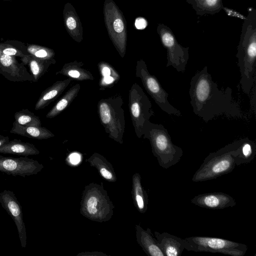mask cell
<instances>
[{
  "instance_id": "6da1fadb",
  "label": "cell",
  "mask_w": 256,
  "mask_h": 256,
  "mask_svg": "<svg viewBox=\"0 0 256 256\" xmlns=\"http://www.w3.org/2000/svg\"><path fill=\"white\" fill-rule=\"evenodd\" d=\"M188 93L193 112L206 122L221 116L228 118L244 117L240 106L233 98L232 89H219L207 66L198 70L191 78Z\"/></svg>"
},
{
  "instance_id": "7a4b0ae2",
  "label": "cell",
  "mask_w": 256,
  "mask_h": 256,
  "mask_svg": "<svg viewBox=\"0 0 256 256\" xmlns=\"http://www.w3.org/2000/svg\"><path fill=\"white\" fill-rule=\"evenodd\" d=\"M236 57L242 92L248 96L256 82V10L252 8L243 22Z\"/></svg>"
},
{
  "instance_id": "3957f363",
  "label": "cell",
  "mask_w": 256,
  "mask_h": 256,
  "mask_svg": "<svg viewBox=\"0 0 256 256\" xmlns=\"http://www.w3.org/2000/svg\"><path fill=\"white\" fill-rule=\"evenodd\" d=\"M240 142V139L210 152L195 172L192 181L211 180L232 172L238 166Z\"/></svg>"
},
{
  "instance_id": "277c9868",
  "label": "cell",
  "mask_w": 256,
  "mask_h": 256,
  "mask_svg": "<svg viewBox=\"0 0 256 256\" xmlns=\"http://www.w3.org/2000/svg\"><path fill=\"white\" fill-rule=\"evenodd\" d=\"M143 136L149 140L152 152L162 168L167 169L180 161L183 150L174 144L168 130L162 124L150 122Z\"/></svg>"
},
{
  "instance_id": "5b68a950",
  "label": "cell",
  "mask_w": 256,
  "mask_h": 256,
  "mask_svg": "<svg viewBox=\"0 0 256 256\" xmlns=\"http://www.w3.org/2000/svg\"><path fill=\"white\" fill-rule=\"evenodd\" d=\"M114 206L102 184H90L83 191L80 202V213L94 221L103 222L114 214Z\"/></svg>"
},
{
  "instance_id": "8992f818",
  "label": "cell",
  "mask_w": 256,
  "mask_h": 256,
  "mask_svg": "<svg viewBox=\"0 0 256 256\" xmlns=\"http://www.w3.org/2000/svg\"><path fill=\"white\" fill-rule=\"evenodd\" d=\"M101 124L110 138L122 144L126 127L123 100L120 94L101 99L98 104Z\"/></svg>"
},
{
  "instance_id": "52a82bcc",
  "label": "cell",
  "mask_w": 256,
  "mask_h": 256,
  "mask_svg": "<svg viewBox=\"0 0 256 256\" xmlns=\"http://www.w3.org/2000/svg\"><path fill=\"white\" fill-rule=\"evenodd\" d=\"M128 108L134 132L138 138H141L154 112L149 98L136 82L129 90Z\"/></svg>"
},
{
  "instance_id": "ba28073f",
  "label": "cell",
  "mask_w": 256,
  "mask_h": 256,
  "mask_svg": "<svg viewBox=\"0 0 256 256\" xmlns=\"http://www.w3.org/2000/svg\"><path fill=\"white\" fill-rule=\"evenodd\" d=\"M184 240V249L188 251L244 256L248 249L245 244L221 238L192 236Z\"/></svg>"
},
{
  "instance_id": "9c48e42d",
  "label": "cell",
  "mask_w": 256,
  "mask_h": 256,
  "mask_svg": "<svg viewBox=\"0 0 256 256\" xmlns=\"http://www.w3.org/2000/svg\"><path fill=\"white\" fill-rule=\"evenodd\" d=\"M136 76L141 80L146 92L162 110L170 115L182 116L180 111L170 103L169 94L162 87L157 78L150 73L146 62L142 60L136 62Z\"/></svg>"
},
{
  "instance_id": "30bf717a",
  "label": "cell",
  "mask_w": 256,
  "mask_h": 256,
  "mask_svg": "<svg viewBox=\"0 0 256 256\" xmlns=\"http://www.w3.org/2000/svg\"><path fill=\"white\" fill-rule=\"evenodd\" d=\"M104 16L110 37L117 51L123 58L126 54V24L121 12L112 0H106Z\"/></svg>"
},
{
  "instance_id": "8fae6325",
  "label": "cell",
  "mask_w": 256,
  "mask_h": 256,
  "mask_svg": "<svg viewBox=\"0 0 256 256\" xmlns=\"http://www.w3.org/2000/svg\"><path fill=\"white\" fill-rule=\"evenodd\" d=\"M157 32L166 50V66H172L178 72H184L189 58V48L180 44L172 30L163 24L158 26Z\"/></svg>"
},
{
  "instance_id": "7c38bea8",
  "label": "cell",
  "mask_w": 256,
  "mask_h": 256,
  "mask_svg": "<svg viewBox=\"0 0 256 256\" xmlns=\"http://www.w3.org/2000/svg\"><path fill=\"white\" fill-rule=\"evenodd\" d=\"M44 166L36 160L27 156L13 158L0 156V172L12 176L26 177L36 174Z\"/></svg>"
},
{
  "instance_id": "4fadbf2b",
  "label": "cell",
  "mask_w": 256,
  "mask_h": 256,
  "mask_svg": "<svg viewBox=\"0 0 256 256\" xmlns=\"http://www.w3.org/2000/svg\"><path fill=\"white\" fill-rule=\"evenodd\" d=\"M0 203L2 208L14 220L17 228L21 246L26 244V233L23 218L22 206L13 192L4 190L0 193Z\"/></svg>"
},
{
  "instance_id": "5bb4252c",
  "label": "cell",
  "mask_w": 256,
  "mask_h": 256,
  "mask_svg": "<svg viewBox=\"0 0 256 256\" xmlns=\"http://www.w3.org/2000/svg\"><path fill=\"white\" fill-rule=\"evenodd\" d=\"M24 64L20 63L15 56H7L0 52V74L14 82H34Z\"/></svg>"
},
{
  "instance_id": "9a60e30c",
  "label": "cell",
  "mask_w": 256,
  "mask_h": 256,
  "mask_svg": "<svg viewBox=\"0 0 256 256\" xmlns=\"http://www.w3.org/2000/svg\"><path fill=\"white\" fill-rule=\"evenodd\" d=\"M191 202L201 208L211 210H221L236 205L235 200L222 192L200 194L194 197Z\"/></svg>"
},
{
  "instance_id": "2e32d148",
  "label": "cell",
  "mask_w": 256,
  "mask_h": 256,
  "mask_svg": "<svg viewBox=\"0 0 256 256\" xmlns=\"http://www.w3.org/2000/svg\"><path fill=\"white\" fill-rule=\"evenodd\" d=\"M158 246L164 256H180L184 250V239L166 232H154Z\"/></svg>"
},
{
  "instance_id": "e0dca14e",
  "label": "cell",
  "mask_w": 256,
  "mask_h": 256,
  "mask_svg": "<svg viewBox=\"0 0 256 256\" xmlns=\"http://www.w3.org/2000/svg\"><path fill=\"white\" fill-rule=\"evenodd\" d=\"M136 230L137 242L147 255L164 256L150 228L144 230L140 226L136 225Z\"/></svg>"
},
{
  "instance_id": "ac0fdd59",
  "label": "cell",
  "mask_w": 256,
  "mask_h": 256,
  "mask_svg": "<svg viewBox=\"0 0 256 256\" xmlns=\"http://www.w3.org/2000/svg\"><path fill=\"white\" fill-rule=\"evenodd\" d=\"M72 80V78H68L64 80L56 81L44 90L35 105V110H40L48 106L62 94Z\"/></svg>"
},
{
  "instance_id": "d6986e66",
  "label": "cell",
  "mask_w": 256,
  "mask_h": 256,
  "mask_svg": "<svg viewBox=\"0 0 256 256\" xmlns=\"http://www.w3.org/2000/svg\"><path fill=\"white\" fill-rule=\"evenodd\" d=\"M0 153L28 156L37 155L40 151L33 144L14 139L0 147Z\"/></svg>"
},
{
  "instance_id": "ffe728a7",
  "label": "cell",
  "mask_w": 256,
  "mask_h": 256,
  "mask_svg": "<svg viewBox=\"0 0 256 256\" xmlns=\"http://www.w3.org/2000/svg\"><path fill=\"white\" fill-rule=\"evenodd\" d=\"M10 132L36 140H45L54 136L50 130L42 126H22L15 122Z\"/></svg>"
},
{
  "instance_id": "44dd1931",
  "label": "cell",
  "mask_w": 256,
  "mask_h": 256,
  "mask_svg": "<svg viewBox=\"0 0 256 256\" xmlns=\"http://www.w3.org/2000/svg\"><path fill=\"white\" fill-rule=\"evenodd\" d=\"M23 64L28 65L34 80L37 82L48 70L51 65L56 63L54 59L42 60L28 54L21 58Z\"/></svg>"
},
{
  "instance_id": "7402d4cb",
  "label": "cell",
  "mask_w": 256,
  "mask_h": 256,
  "mask_svg": "<svg viewBox=\"0 0 256 256\" xmlns=\"http://www.w3.org/2000/svg\"><path fill=\"white\" fill-rule=\"evenodd\" d=\"M56 74L80 81L94 80L90 71L84 68V64L76 61L66 64Z\"/></svg>"
},
{
  "instance_id": "603a6c76",
  "label": "cell",
  "mask_w": 256,
  "mask_h": 256,
  "mask_svg": "<svg viewBox=\"0 0 256 256\" xmlns=\"http://www.w3.org/2000/svg\"><path fill=\"white\" fill-rule=\"evenodd\" d=\"M134 204L137 210L142 214L148 209V196L141 184V176L136 173L132 176V190Z\"/></svg>"
},
{
  "instance_id": "cb8c5ba5",
  "label": "cell",
  "mask_w": 256,
  "mask_h": 256,
  "mask_svg": "<svg viewBox=\"0 0 256 256\" xmlns=\"http://www.w3.org/2000/svg\"><path fill=\"white\" fill-rule=\"evenodd\" d=\"M87 162L91 166L95 167L105 180L110 182L116 181V177L112 165L102 156L94 153Z\"/></svg>"
},
{
  "instance_id": "d4e9b609",
  "label": "cell",
  "mask_w": 256,
  "mask_h": 256,
  "mask_svg": "<svg viewBox=\"0 0 256 256\" xmlns=\"http://www.w3.org/2000/svg\"><path fill=\"white\" fill-rule=\"evenodd\" d=\"M197 15L214 14L224 8L222 0H186Z\"/></svg>"
},
{
  "instance_id": "484cf974",
  "label": "cell",
  "mask_w": 256,
  "mask_h": 256,
  "mask_svg": "<svg viewBox=\"0 0 256 256\" xmlns=\"http://www.w3.org/2000/svg\"><path fill=\"white\" fill-rule=\"evenodd\" d=\"M80 88V84H76L71 87L48 112L46 115V118H52L60 114L78 95Z\"/></svg>"
},
{
  "instance_id": "4316f807",
  "label": "cell",
  "mask_w": 256,
  "mask_h": 256,
  "mask_svg": "<svg viewBox=\"0 0 256 256\" xmlns=\"http://www.w3.org/2000/svg\"><path fill=\"white\" fill-rule=\"evenodd\" d=\"M100 74V86L102 88H108L113 86L120 80L118 73L107 62H101L98 64Z\"/></svg>"
},
{
  "instance_id": "83f0119b",
  "label": "cell",
  "mask_w": 256,
  "mask_h": 256,
  "mask_svg": "<svg viewBox=\"0 0 256 256\" xmlns=\"http://www.w3.org/2000/svg\"><path fill=\"white\" fill-rule=\"evenodd\" d=\"M238 166L251 162L256 154V144L248 138H241Z\"/></svg>"
},
{
  "instance_id": "f1b7e54d",
  "label": "cell",
  "mask_w": 256,
  "mask_h": 256,
  "mask_svg": "<svg viewBox=\"0 0 256 256\" xmlns=\"http://www.w3.org/2000/svg\"><path fill=\"white\" fill-rule=\"evenodd\" d=\"M64 18L66 26L70 34L76 40L80 42V28L77 16L72 11L66 12H64Z\"/></svg>"
},
{
  "instance_id": "f546056e",
  "label": "cell",
  "mask_w": 256,
  "mask_h": 256,
  "mask_svg": "<svg viewBox=\"0 0 256 256\" xmlns=\"http://www.w3.org/2000/svg\"><path fill=\"white\" fill-rule=\"evenodd\" d=\"M14 118V122L20 125L42 126L40 118L28 110H22L16 112Z\"/></svg>"
},
{
  "instance_id": "4dcf8cb0",
  "label": "cell",
  "mask_w": 256,
  "mask_h": 256,
  "mask_svg": "<svg viewBox=\"0 0 256 256\" xmlns=\"http://www.w3.org/2000/svg\"><path fill=\"white\" fill-rule=\"evenodd\" d=\"M26 48L30 54L36 58L42 60L54 59V52L49 48L36 44H28Z\"/></svg>"
},
{
  "instance_id": "1f68e13d",
  "label": "cell",
  "mask_w": 256,
  "mask_h": 256,
  "mask_svg": "<svg viewBox=\"0 0 256 256\" xmlns=\"http://www.w3.org/2000/svg\"><path fill=\"white\" fill-rule=\"evenodd\" d=\"M0 52L7 56L20 58L29 54L26 49L22 50L7 43H0Z\"/></svg>"
},
{
  "instance_id": "d6a6232c",
  "label": "cell",
  "mask_w": 256,
  "mask_h": 256,
  "mask_svg": "<svg viewBox=\"0 0 256 256\" xmlns=\"http://www.w3.org/2000/svg\"><path fill=\"white\" fill-rule=\"evenodd\" d=\"M68 160L71 164L76 165L80 162L81 156L78 153H72L69 156Z\"/></svg>"
},
{
  "instance_id": "836d02e7",
  "label": "cell",
  "mask_w": 256,
  "mask_h": 256,
  "mask_svg": "<svg viewBox=\"0 0 256 256\" xmlns=\"http://www.w3.org/2000/svg\"><path fill=\"white\" fill-rule=\"evenodd\" d=\"M147 22L143 18L139 17L136 18L135 20V26L138 30H143L147 26Z\"/></svg>"
},
{
  "instance_id": "e575fe53",
  "label": "cell",
  "mask_w": 256,
  "mask_h": 256,
  "mask_svg": "<svg viewBox=\"0 0 256 256\" xmlns=\"http://www.w3.org/2000/svg\"><path fill=\"white\" fill-rule=\"evenodd\" d=\"M9 138L0 136V147L9 142Z\"/></svg>"
}]
</instances>
